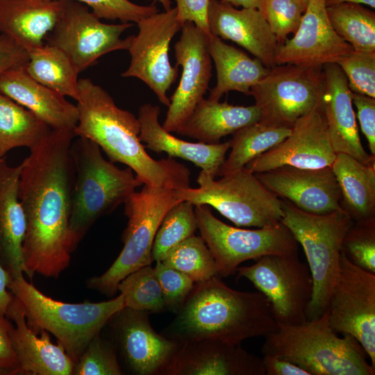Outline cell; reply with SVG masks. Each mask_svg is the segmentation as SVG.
Returning <instances> with one entry per match:
<instances>
[{"instance_id":"cell-1","label":"cell","mask_w":375,"mask_h":375,"mask_svg":"<svg viewBox=\"0 0 375 375\" xmlns=\"http://www.w3.org/2000/svg\"><path fill=\"white\" fill-rule=\"evenodd\" d=\"M74 131L51 130L22 163L18 194L26 218L24 273L58 278L71 260L69 221Z\"/></svg>"},{"instance_id":"cell-2","label":"cell","mask_w":375,"mask_h":375,"mask_svg":"<svg viewBox=\"0 0 375 375\" xmlns=\"http://www.w3.org/2000/svg\"><path fill=\"white\" fill-rule=\"evenodd\" d=\"M75 136L95 142L112 162L130 167L142 184L172 190L190 188V172L174 158L156 160L140 140V124L89 78L78 79Z\"/></svg>"},{"instance_id":"cell-3","label":"cell","mask_w":375,"mask_h":375,"mask_svg":"<svg viewBox=\"0 0 375 375\" xmlns=\"http://www.w3.org/2000/svg\"><path fill=\"white\" fill-rule=\"evenodd\" d=\"M163 335L181 342L219 340L240 344L278 328L269 303L260 292H242L219 276L197 282Z\"/></svg>"},{"instance_id":"cell-4","label":"cell","mask_w":375,"mask_h":375,"mask_svg":"<svg viewBox=\"0 0 375 375\" xmlns=\"http://www.w3.org/2000/svg\"><path fill=\"white\" fill-rule=\"evenodd\" d=\"M71 153L74 179L69 243L72 253L97 219L124 203L143 184L130 167L120 169L105 159L100 147L88 138L75 136Z\"/></svg>"},{"instance_id":"cell-5","label":"cell","mask_w":375,"mask_h":375,"mask_svg":"<svg viewBox=\"0 0 375 375\" xmlns=\"http://www.w3.org/2000/svg\"><path fill=\"white\" fill-rule=\"evenodd\" d=\"M265 338L263 355L289 360L310 375L375 374L360 342L349 334L338 336L331 327L327 310L301 324H278L276 331Z\"/></svg>"},{"instance_id":"cell-6","label":"cell","mask_w":375,"mask_h":375,"mask_svg":"<svg viewBox=\"0 0 375 375\" xmlns=\"http://www.w3.org/2000/svg\"><path fill=\"white\" fill-rule=\"evenodd\" d=\"M8 289L22 303L28 326L37 333L45 330L53 334L74 363L111 317L125 307L122 294L98 303L57 301L28 283L23 274L11 275Z\"/></svg>"},{"instance_id":"cell-7","label":"cell","mask_w":375,"mask_h":375,"mask_svg":"<svg viewBox=\"0 0 375 375\" xmlns=\"http://www.w3.org/2000/svg\"><path fill=\"white\" fill-rule=\"evenodd\" d=\"M281 222L290 231L305 253L313 281L307 320L326 311L338 272L343 239L353 223L342 210L317 215L304 212L282 199Z\"/></svg>"},{"instance_id":"cell-8","label":"cell","mask_w":375,"mask_h":375,"mask_svg":"<svg viewBox=\"0 0 375 375\" xmlns=\"http://www.w3.org/2000/svg\"><path fill=\"white\" fill-rule=\"evenodd\" d=\"M201 170L197 188L176 190L181 201L208 205L237 226L261 228L281 222L283 201L244 167L222 175L219 180Z\"/></svg>"},{"instance_id":"cell-9","label":"cell","mask_w":375,"mask_h":375,"mask_svg":"<svg viewBox=\"0 0 375 375\" xmlns=\"http://www.w3.org/2000/svg\"><path fill=\"white\" fill-rule=\"evenodd\" d=\"M180 201L176 190L144 184L140 191L131 194L124 203L128 223L122 235L123 249L104 273L88 280V288L112 297L124 278L150 265L158 228L167 212Z\"/></svg>"},{"instance_id":"cell-10","label":"cell","mask_w":375,"mask_h":375,"mask_svg":"<svg viewBox=\"0 0 375 375\" xmlns=\"http://www.w3.org/2000/svg\"><path fill=\"white\" fill-rule=\"evenodd\" d=\"M194 211L201 236L212 254L219 276L235 274L239 265L248 260L297 253L299 243L281 222L245 229L220 221L208 205L194 206Z\"/></svg>"},{"instance_id":"cell-11","label":"cell","mask_w":375,"mask_h":375,"mask_svg":"<svg viewBox=\"0 0 375 375\" xmlns=\"http://www.w3.org/2000/svg\"><path fill=\"white\" fill-rule=\"evenodd\" d=\"M324 90L323 67L283 64L270 68L249 95L260 110L258 122L292 128L298 119L322 106Z\"/></svg>"},{"instance_id":"cell-12","label":"cell","mask_w":375,"mask_h":375,"mask_svg":"<svg viewBox=\"0 0 375 375\" xmlns=\"http://www.w3.org/2000/svg\"><path fill=\"white\" fill-rule=\"evenodd\" d=\"M236 272L238 278L249 280L266 297L278 324L307 321L313 281L308 265L297 253L265 256L251 265L238 267Z\"/></svg>"},{"instance_id":"cell-13","label":"cell","mask_w":375,"mask_h":375,"mask_svg":"<svg viewBox=\"0 0 375 375\" xmlns=\"http://www.w3.org/2000/svg\"><path fill=\"white\" fill-rule=\"evenodd\" d=\"M326 310L331 327L355 338L375 368V274L356 266L342 252Z\"/></svg>"},{"instance_id":"cell-14","label":"cell","mask_w":375,"mask_h":375,"mask_svg":"<svg viewBox=\"0 0 375 375\" xmlns=\"http://www.w3.org/2000/svg\"><path fill=\"white\" fill-rule=\"evenodd\" d=\"M100 19L82 3L64 0L60 16L45 38L46 44L64 51L79 72L105 54L128 50L131 36L125 39L121 36L133 24H106Z\"/></svg>"},{"instance_id":"cell-15","label":"cell","mask_w":375,"mask_h":375,"mask_svg":"<svg viewBox=\"0 0 375 375\" xmlns=\"http://www.w3.org/2000/svg\"><path fill=\"white\" fill-rule=\"evenodd\" d=\"M137 24L138 32L131 36L128 49L130 64L122 76L140 79L168 107L170 100L167 93L178 74V67L169 62V44L183 24L176 8L153 14Z\"/></svg>"},{"instance_id":"cell-16","label":"cell","mask_w":375,"mask_h":375,"mask_svg":"<svg viewBox=\"0 0 375 375\" xmlns=\"http://www.w3.org/2000/svg\"><path fill=\"white\" fill-rule=\"evenodd\" d=\"M179 40L174 44L176 65L181 66L179 83L172 96L162 127L176 132L190 117L203 99L212 76V59L208 37L192 22H185Z\"/></svg>"},{"instance_id":"cell-17","label":"cell","mask_w":375,"mask_h":375,"mask_svg":"<svg viewBox=\"0 0 375 375\" xmlns=\"http://www.w3.org/2000/svg\"><path fill=\"white\" fill-rule=\"evenodd\" d=\"M291 128L283 141L245 167L253 173H260L282 166L302 169L331 167L336 153L330 141L322 106L298 119Z\"/></svg>"},{"instance_id":"cell-18","label":"cell","mask_w":375,"mask_h":375,"mask_svg":"<svg viewBox=\"0 0 375 375\" xmlns=\"http://www.w3.org/2000/svg\"><path fill=\"white\" fill-rule=\"evenodd\" d=\"M149 314L124 307L109 320L124 362L136 375H160L181 344L157 333Z\"/></svg>"},{"instance_id":"cell-19","label":"cell","mask_w":375,"mask_h":375,"mask_svg":"<svg viewBox=\"0 0 375 375\" xmlns=\"http://www.w3.org/2000/svg\"><path fill=\"white\" fill-rule=\"evenodd\" d=\"M352 47L332 27L326 12V0H308L294 36L278 49L276 65L323 67L337 63L352 52Z\"/></svg>"},{"instance_id":"cell-20","label":"cell","mask_w":375,"mask_h":375,"mask_svg":"<svg viewBox=\"0 0 375 375\" xmlns=\"http://www.w3.org/2000/svg\"><path fill=\"white\" fill-rule=\"evenodd\" d=\"M255 174L270 192L301 210L323 215L342 210L340 188L331 167L282 166Z\"/></svg>"},{"instance_id":"cell-21","label":"cell","mask_w":375,"mask_h":375,"mask_svg":"<svg viewBox=\"0 0 375 375\" xmlns=\"http://www.w3.org/2000/svg\"><path fill=\"white\" fill-rule=\"evenodd\" d=\"M160 375H265L262 359L240 344L219 340L181 342Z\"/></svg>"},{"instance_id":"cell-22","label":"cell","mask_w":375,"mask_h":375,"mask_svg":"<svg viewBox=\"0 0 375 375\" xmlns=\"http://www.w3.org/2000/svg\"><path fill=\"white\" fill-rule=\"evenodd\" d=\"M208 24L210 34L244 48L268 69L276 65L280 44L259 10L238 9L229 3L211 0Z\"/></svg>"},{"instance_id":"cell-23","label":"cell","mask_w":375,"mask_h":375,"mask_svg":"<svg viewBox=\"0 0 375 375\" xmlns=\"http://www.w3.org/2000/svg\"><path fill=\"white\" fill-rule=\"evenodd\" d=\"M6 316L9 322L8 333L15 351L18 374L72 375L74 362L59 344H53L49 333L41 330L38 336L27 324L24 309L15 297L8 306Z\"/></svg>"},{"instance_id":"cell-24","label":"cell","mask_w":375,"mask_h":375,"mask_svg":"<svg viewBox=\"0 0 375 375\" xmlns=\"http://www.w3.org/2000/svg\"><path fill=\"white\" fill-rule=\"evenodd\" d=\"M325 90L322 108L334 151L348 154L366 163H375V156L363 147L353 108L347 77L337 63L323 66Z\"/></svg>"},{"instance_id":"cell-25","label":"cell","mask_w":375,"mask_h":375,"mask_svg":"<svg viewBox=\"0 0 375 375\" xmlns=\"http://www.w3.org/2000/svg\"><path fill=\"white\" fill-rule=\"evenodd\" d=\"M0 92L29 110L53 130L74 131L78 121L76 105L32 78L24 67L0 76Z\"/></svg>"},{"instance_id":"cell-26","label":"cell","mask_w":375,"mask_h":375,"mask_svg":"<svg viewBox=\"0 0 375 375\" xmlns=\"http://www.w3.org/2000/svg\"><path fill=\"white\" fill-rule=\"evenodd\" d=\"M160 108L151 103L143 104L139 108V138L145 144V148L158 153L165 152L171 158H179L190 161L215 178L230 149L229 142L206 144L178 138L160 124Z\"/></svg>"},{"instance_id":"cell-27","label":"cell","mask_w":375,"mask_h":375,"mask_svg":"<svg viewBox=\"0 0 375 375\" xmlns=\"http://www.w3.org/2000/svg\"><path fill=\"white\" fill-rule=\"evenodd\" d=\"M22 163L0 160V263L12 276L24 272L23 243L26 218L18 194Z\"/></svg>"},{"instance_id":"cell-28","label":"cell","mask_w":375,"mask_h":375,"mask_svg":"<svg viewBox=\"0 0 375 375\" xmlns=\"http://www.w3.org/2000/svg\"><path fill=\"white\" fill-rule=\"evenodd\" d=\"M64 0H0V33L28 52L44 45Z\"/></svg>"},{"instance_id":"cell-29","label":"cell","mask_w":375,"mask_h":375,"mask_svg":"<svg viewBox=\"0 0 375 375\" xmlns=\"http://www.w3.org/2000/svg\"><path fill=\"white\" fill-rule=\"evenodd\" d=\"M260 118V110L255 104L234 106L203 98L176 133L206 144H217L223 137L258 122Z\"/></svg>"},{"instance_id":"cell-30","label":"cell","mask_w":375,"mask_h":375,"mask_svg":"<svg viewBox=\"0 0 375 375\" xmlns=\"http://www.w3.org/2000/svg\"><path fill=\"white\" fill-rule=\"evenodd\" d=\"M208 51L217 72V83L208 97L212 100L219 101L231 91L249 95L252 86L263 78L269 69L258 59L250 58L242 50L212 34L208 37Z\"/></svg>"},{"instance_id":"cell-31","label":"cell","mask_w":375,"mask_h":375,"mask_svg":"<svg viewBox=\"0 0 375 375\" xmlns=\"http://www.w3.org/2000/svg\"><path fill=\"white\" fill-rule=\"evenodd\" d=\"M331 168L340 188L342 210L353 222L374 217L375 163L338 153Z\"/></svg>"},{"instance_id":"cell-32","label":"cell","mask_w":375,"mask_h":375,"mask_svg":"<svg viewBox=\"0 0 375 375\" xmlns=\"http://www.w3.org/2000/svg\"><path fill=\"white\" fill-rule=\"evenodd\" d=\"M28 54L24 69L32 78L65 97L77 100L80 72L64 51L45 43Z\"/></svg>"},{"instance_id":"cell-33","label":"cell","mask_w":375,"mask_h":375,"mask_svg":"<svg viewBox=\"0 0 375 375\" xmlns=\"http://www.w3.org/2000/svg\"><path fill=\"white\" fill-rule=\"evenodd\" d=\"M51 130L29 110L0 92V158L12 149L34 147Z\"/></svg>"},{"instance_id":"cell-34","label":"cell","mask_w":375,"mask_h":375,"mask_svg":"<svg viewBox=\"0 0 375 375\" xmlns=\"http://www.w3.org/2000/svg\"><path fill=\"white\" fill-rule=\"evenodd\" d=\"M291 128L276 127L256 122L233 133L228 141L231 152L220 167L217 176L241 169L262 153L283 141Z\"/></svg>"},{"instance_id":"cell-35","label":"cell","mask_w":375,"mask_h":375,"mask_svg":"<svg viewBox=\"0 0 375 375\" xmlns=\"http://www.w3.org/2000/svg\"><path fill=\"white\" fill-rule=\"evenodd\" d=\"M336 33L356 51H375V12L362 5L340 3L326 6Z\"/></svg>"},{"instance_id":"cell-36","label":"cell","mask_w":375,"mask_h":375,"mask_svg":"<svg viewBox=\"0 0 375 375\" xmlns=\"http://www.w3.org/2000/svg\"><path fill=\"white\" fill-rule=\"evenodd\" d=\"M194 283L218 276L217 265L201 236L194 235L172 248L160 260Z\"/></svg>"},{"instance_id":"cell-37","label":"cell","mask_w":375,"mask_h":375,"mask_svg":"<svg viewBox=\"0 0 375 375\" xmlns=\"http://www.w3.org/2000/svg\"><path fill=\"white\" fill-rule=\"evenodd\" d=\"M198 228L194 205L181 201L165 215L156 233L153 247V261H160L174 247L194 235Z\"/></svg>"},{"instance_id":"cell-38","label":"cell","mask_w":375,"mask_h":375,"mask_svg":"<svg viewBox=\"0 0 375 375\" xmlns=\"http://www.w3.org/2000/svg\"><path fill=\"white\" fill-rule=\"evenodd\" d=\"M117 290L124 297L125 307L149 313L166 310L161 288L151 265L128 275L119 283Z\"/></svg>"},{"instance_id":"cell-39","label":"cell","mask_w":375,"mask_h":375,"mask_svg":"<svg viewBox=\"0 0 375 375\" xmlns=\"http://www.w3.org/2000/svg\"><path fill=\"white\" fill-rule=\"evenodd\" d=\"M342 252L356 266L375 274V217L353 222L343 239Z\"/></svg>"},{"instance_id":"cell-40","label":"cell","mask_w":375,"mask_h":375,"mask_svg":"<svg viewBox=\"0 0 375 375\" xmlns=\"http://www.w3.org/2000/svg\"><path fill=\"white\" fill-rule=\"evenodd\" d=\"M301 0H264L260 12L282 44L299 26L307 7Z\"/></svg>"},{"instance_id":"cell-41","label":"cell","mask_w":375,"mask_h":375,"mask_svg":"<svg viewBox=\"0 0 375 375\" xmlns=\"http://www.w3.org/2000/svg\"><path fill=\"white\" fill-rule=\"evenodd\" d=\"M74 375H122L123 372L113 347L100 333L88 344L74 363Z\"/></svg>"},{"instance_id":"cell-42","label":"cell","mask_w":375,"mask_h":375,"mask_svg":"<svg viewBox=\"0 0 375 375\" xmlns=\"http://www.w3.org/2000/svg\"><path fill=\"white\" fill-rule=\"evenodd\" d=\"M337 64L351 92L375 98V51H353Z\"/></svg>"},{"instance_id":"cell-43","label":"cell","mask_w":375,"mask_h":375,"mask_svg":"<svg viewBox=\"0 0 375 375\" xmlns=\"http://www.w3.org/2000/svg\"><path fill=\"white\" fill-rule=\"evenodd\" d=\"M156 262L153 269L161 288L165 310L176 313L183 306L195 283L161 261Z\"/></svg>"},{"instance_id":"cell-44","label":"cell","mask_w":375,"mask_h":375,"mask_svg":"<svg viewBox=\"0 0 375 375\" xmlns=\"http://www.w3.org/2000/svg\"><path fill=\"white\" fill-rule=\"evenodd\" d=\"M51 1V0H43ZM91 8L92 12L99 19H119L122 23H138L142 19L158 12L157 6L152 3L142 6L129 0H75Z\"/></svg>"},{"instance_id":"cell-45","label":"cell","mask_w":375,"mask_h":375,"mask_svg":"<svg viewBox=\"0 0 375 375\" xmlns=\"http://www.w3.org/2000/svg\"><path fill=\"white\" fill-rule=\"evenodd\" d=\"M362 133L368 142L372 156H375V98L351 92Z\"/></svg>"},{"instance_id":"cell-46","label":"cell","mask_w":375,"mask_h":375,"mask_svg":"<svg viewBox=\"0 0 375 375\" xmlns=\"http://www.w3.org/2000/svg\"><path fill=\"white\" fill-rule=\"evenodd\" d=\"M177 17L183 25L192 22L207 35H210L208 24V10L211 0H174Z\"/></svg>"},{"instance_id":"cell-47","label":"cell","mask_w":375,"mask_h":375,"mask_svg":"<svg viewBox=\"0 0 375 375\" xmlns=\"http://www.w3.org/2000/svg\"><path fill=\"white\" fill-rule=\"evenodd\" d=\"M28 59L26 49L10 37L0 35V76L9 69L25 67Z\"/></svg>"},{"instance_id":"cell-48","label":"cell","mask_w":375,"mask_h":375,"mask_svg":"<svg viewBox=\"0 0 375 375\" xmlns=\"http://www.w3.org/2000/svg\"><path fill=\"white\" fill-rule=\"evenodd\" d=\"M0 315V374H18L19 364L8 333L9 321Z\"/></svg>"},{"instance_id":"cell-49","label":"cell","mask_w":375,"mask_h":375,"mask_svg":"<svg viewBox=\"0 0 375 375\" xmlns=\"http://www.w3.org/2000/svg\"><path fill=\"white\" fill-rule=\"evenodd\" d=\"M262 359L265 375H310L300 366L275 356L265 354Z\"/></svg>"},{"instance_id":"cell-50","label":"cell","mask_w":375,"mask_h":375,"mask_svg":"<svg viewBox=\"0 0 375 375\" xmlns=\"http://www.w3.org/2000/svg\"><path fill=\"white\" fill-rule=\"evenodd\" d=\"M11 280L10 272L0 263V315L6 316L13 295L7 289Z\"/></svg>"},{"instance_id":"cell-51","label":"cell","mask_w":375,"mask_h":375,"mask_svg":"<svg viewBox=\"0 0 375 375\" xmlns=\"http://www.w3.org/2000/svg\"><path fill=\"white\" fill-rule=\"evenodd\" d=\"M264 0H220L234 7L241 6L246 8H255L260 10Z\"/></svg>"},{"instance_id":"cell-52","label":"cell","mask_w":375,"mask_h":375,"mask_svg":"<svg viewBox=\"0 0 375 375\" xmlns=\"http://www.w3.org/2000/svg\"><path fill=\"white\" fill-rule=\"evenodd\" d=\"M340 3H349L360 5H367L372 8H375V0H326V6Z\"/></svg>"},{"instance_id":"cell-53","label":"cell","mask_w":375,"mask_h":375,"mask_svg":"<svg viewBox=\"0 0 375 375\" xmlns=\"http://www.w3.org/2000/svg\"><path fill=\"white\" fill-rule=\"evenodd\" d=\"M159 1L165 8V10H169L172 8L171 0H156Z\"/></svg>"},{"instance_id":"cell-54","label":"cell","mask_w":375,"mask_h":375,"mask_svg":"<svg viewBox=\"0 0 375 375\" xmlns=\"http://www.w3.org/2000/svg\"><path fill=\"white\" fill-rule=\"evenodd\" d=\"M303 2H304L305 3L308 4V0H301Z\"/></svg>"},{"instance_id":"cell-55","label":"cell","mask_w":375,"mask_h":375,"mask_svg":"<svg viewBox=\"0 0 375 375\" xmlns=\"http://www.w3.org/2000/svg\"><path fill=\"white\" fill-rule=\"evenodd\" d=\"M3 158H0V160L2 159Z\"/></svg>"}]
</instances>
